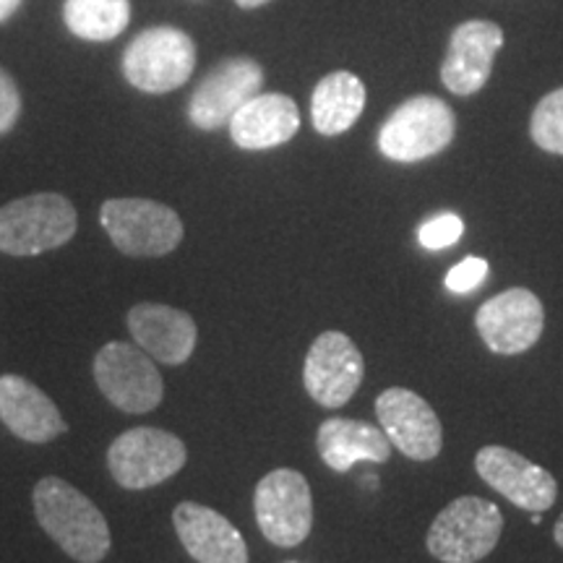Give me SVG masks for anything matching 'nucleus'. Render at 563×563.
<instances>
[{"mask_svg":"<svg viewBox=\"0 0 563 563\" xmlns=\"http://www.w3.org/2000/svg\"><path fill=\"white\" fill-rule=\"evenodd\" d=\"M34 517L76 563H100L110 553V527L100 506L60 477H42L32 490Z\"/></svg>","mask_w":563,"mask_h":563,"instance_id":"f257e3e1","label":"nucleus"},{"mask_svg":"<svg viewBox=\"0 0 563 563\" xmlns=\"http://www.w3.org/2000/svg\"><path fill=\"white\" fill-rule=\"evenodd\" d=\"M79 217L60 194H32L0 209V251L9 256H40L76 235Z\"/></svg>","mask_w":563,"mask_h":563,"instance_id":"f03ea898","label":"nucleus"},{"mask_svg":"<svg viewBox=\"0 0 563 563\" xmlns=\"http://www.w3.org/2000/svg\"><path fill=\"white\" fill-rule=\"evenodd\" d=\"M504 532V514L493 501L462 496L439 511L428 530V553L441 563H477L493 553Z\"/></svg>","mask_w":563,"mask_h":563,"instance_id":"7ed1b4c3","label":"nucleus"},{"mask_svg":"<svg viewBox=\"0 0 563 563\" xmlns=\"http://www.w3.org/2000/svg\"><path fill=\"white\" fill-rule=\"evenodd\" d=\"M100 222L123 256L159 258L173 253L183 241L178 211L150 199L104 201Z\"/></svg>","mask_w":563,"mask_h":563,"instance_id":"20e7f679","label":"nucleus"},{"mask_svg":"<svg viewBox=\"0 0 563 563\" xmlns=\"http://www.w3.org/2000/svg\"><path fill=\"white\" fill-rule=\"evenodd\" d=\"M454 110L439 97L420 95L399 104L378 133V150L394 162H420L454 141Z\"/></svg>","mask_w":563,"mask_h":563,"instance_id":"39448f33","label":"nucleus"},{"mask_svg":"<svg viewBox=\"0 0 563 563\" xmlns=\"http://www.w3.org/2000/svg\"><path fill=\"white\" fill-rule=\"evenodd\" d=\"M188 462V449L178 435L162 428H131L108 449L112 481L125 490H146L178 475Z\"/></svg>","mask_w":563,"mask_h":563,"instance_id":"423d86ee","label":"nucleus"},{"mask_svg":"<svg viewBox=\"0 0 563 563\" xmlns=\"http://www.w3.org/2000/svg\"><path fill=\"white\" fill-rule=\"evenodd\" d=\"M196 45L175 26H154L141 32L123 53V74L131 87L146 95H167L191 79Z\"/></svg>","mask_w":563,"mask_h":563,"instance_id":"0eeeda50","label":"nucleus"},{"mask_svg":"<svg viewBox=\"0 0 563 563\" xmlns=\"http://www.w3.org/2000/svg\"><path fill=\"white\" fill-rule=\"evenodd\" d=\"M258 530L272 545L295 548L311 534L313 496L306 475L298 470H272L253 493Z\"/></svg>","mask_w":563,"mask_h":563,"instance_id":"6e6552de","label":"nucleus"},{"mask_svg":"<svg viewBox=\"0 0 563 563\" xmlns=\"http://www.w3.org/2000/svg\"><path fill=\"white\" fill-rule=\"evenodd\" d=\"M95 382L118 410L129 415H146L157 410L165 397L157 365L150 361L139 344L108 342L95 355Z\"/></svg>","mask_w":563,"mask_h":563,"instance_id":"1a4fd4ad","label":"nucleus"},{"mask_svg":"<svg viewBox=\"0 0 563 563\" xmlns=\"http://www.w3.org/2000/svg\"><path fill=\"white\" fill-rule=\"evenodd\" d=\"M475 327L490 352L522 355L543 336V302L525 287H511V290L493 295L477 308Z\"/></svg>","mask_w":563,"mask_h":563,"instance_id":"9d476101","label":"nucleus"},{"mask_svg":"<svg viewBox=\"0 0 563 563\" xmlns=\"http://www.w3.org/2000/svg\"><path fill=\"white\" fill-rule=\"evenodd\" d=\"M365 363L357 344L342 332H323L316 336L306 355L302 384L308 397L321 407H344L361 389Z\"/></svg>","mask_w":563,"mask_h":563,"instance_id":"9b49d317","label":"nucleus"},{"mask_svg":"<svg viewBox=\"0 0 563 563\" xmlns=\"http://www.w3.org/2000/svg\"><path fill=\"white\" fill-rule=\"evenodd\" d=\"M264 70L251 58L222 60L214 70L203 76L196 87L191 102H188V118L196 129L217 131L230 125L232 115L262 95Z\"/></svg>","mask_w":563,"mask_h":563,"instance_id":"f8f14e48","label":"nucleus"},{"mask_svg":"<svg viewBox=\"0 0 563 563\" xmlns=\"http://www.w3.org/2000/svg\"><path fill=\"white\" fill-rule=\"evenodd\" d=\"M475 470L493 490L525 511H548L559 496V483L548 470L540 467L514 449L485 446L475 456Z\"/></svg>","mask_w":563,"mask_h":563,"instance_id":"ddd939ff","label":"nucleus"},{"mask_svg":"<svg viewBox=\"0 0 563 563\" xmlns=\"http://www.w3.org/2000/svg\"><path fill=\"white\" fill-rule=\"evenodd\" d=\"M376 418L391 446L415 462H428L439 456L443 431L433 407L410 389H386L376 399Z\"/></svg>","mask_w":563,"mask_h":563,"instance_id":"4468645a","label":"nucleus"},{"mask_svg":"<svg viewBox=\"0 0 563 563\" xmlns=\"http://www.w3.org/2000/svg\"><path fill=\"white\" fill-rule=\"evenodd\" d=\"M501 47V26L483 19L464 21L452 32V40H449V53L441 66L443 87L460 97H470L481 91L490 79L493 58H496Z\"/></svg>","mask_w":563,"mask_h":563,"instance_id":"2eb2a0df","label":"nucleus"},{"mask_svg":"<svg viewBox=\"0 0 563 563\" xmlns=\"http://www.w3.org/2000/svg\"><path fill=\"white\" fill-rule=\"evenodd\" d=\"M173 525L180 545L196 563H249L241 530L220 511L196 501L175 506Z\"/></svg>","mask_w":563,"mask_h":563,"instance_id":"dca6fc26","label":"nucleus"},{"mask_svg":"<svg viewBox=\"0 0 563 563\" xmlns=\"http://www.w3.org/2000/svg\"><path fill=\"white\" fill-rule=\"evenodd\" d=\"M129 332L146 355L165 365L186 363L199 340V329L191 316L162 302L133 306L129 311Z\"/></svg>","mask_w":563,"mask_h":563,"instance_id":"f3484780","label":"nucleus"},{"mask_svg":"<svg viewBox=\"0 0 563 563\" xmlns=\"http://www.w3.org/2000/svg\"><path fill=\"white\" fill-rule=\"evenodd\" d=\"M0 420L26 443H47L68 431L53 399L40 386L13 373L0 376Z\"/></svg>","mask_w":563,"mask_h":563,"instance_id":"a211bd4d","label":"nucleus"},{"mask_svg":"<svg viewBox=\"0 0 563 563\" xmlns=\"http://www.w3.org/2000/svg\"><path fill=\"white\" fill-rule=\"evenodd\" d=\"M298 131L300 110L287 95H256L230 121V136L245 152L274 150Z\"/></svg>","mask_w":563,"mask_h":563,"instance_id":"6ab92c4d","label":"nucleus"},{"mask_svg":"<svg viewBox=\"0 0 563 563\" xmlns=\"http://www.w3.org/2000/svg\"><path fill=\"white\" fill-rule=\"evenodd\" d=\"M316 449L329 470L350 473L357 462H386L394 446L382 426L365 420L332 418L321 422L319 433H316Z\"/></svg>","mask_w":563,"mask_h":563,"instance_id":"aec40b11","label":"nucleus"},{"mask_svg":"<svg viewBox=\"0 0 563 563\" xmlns=\"http://www.w3.org/2000/svg\"><path fill=\"white\" fill-rule=\"evenodd\" d=\"M365 87L350 70H334L316 84L311 97V121L321 136H340L363 115Z\"/></svg>","mask_w":563,"mask_h":563,"instance_id":"412c9836","label":"nucleus"},{"mask_svg":"<svg viewBox=\"0 0 563 563\" xmlns=\"http://www.w3.org/2000/svg\"><path fill=\"white\" fill-rule=\"evenodd\" d=\"M63 19L76 37L108 42L129 26L131 5L129 0H66Z\"/></svg>","mask_w":563,"mask_h":563,"instance_id":"4be33fe9","label":"nucleus"},{"mask_svg":"<svg viewBox=\"0 0 563 563\" xmlns=\"http://www.w3.org/2000/svg\"><path fill=\"white\" fill-rule=\"evenodd\" d=\"M532 141L543 152L563 154V89H555L538 102L530 121Z\"/></svg>","mask_w":563,"mask_h":563,"instance_id":"5701e85b","label":"nucleus"},{"mask_svg":"<svg viewBox=\"0 0 563 563\" xmlns=\"http://www.w3.org/2000/svg\"><path fill=\"white\" fill-rule=\"evenodd\" d=\"M462 232H464L462 217L452 214V211H443V214L420 224L418 241L422 249L441 251V249H449V245H454L456 241H460Z\"/></svg>","mask_w":563,"mask_h":563,"instance_id":"b1692460","label":"nucleus"},{"mask_svg":"<svg viewBox=\"0 0 563 563\" xmlns=\"http://www.w3.org/2000/svg\"><path fill=\"white\" fill-rule=\"evenodd\" d=\"M488 277V262L481 256H467L462 264H456L452 272L446 274V287L456 295H467L477 290Z\"/></svg>","mask_w":563,"mask_h":563,"instance_id":"393cba45","label":"nucleus"},{"mask_svg":"<svg viewBox=\"0 0 563 563\" xmlns=\"http://www.w3.org/2000/svg\"><path fill=\"white\" fill-rule=\"evenodd\" d=\"M21 115V95L16 81L0 68V136L9 133L16 125Z\"/></svg>","mask_w":563,"mask_h":563,"instance_id":"a878e982","label":"nucleus"},{"mask_svg":"<svg viewBox=\"0 0 563 563\" xmlns=\"http://www.w3.org/2000/svg\"><path fill=\"white\" fill-rule=\"evenodd\" d=\"M21 0H0V24H3L5 19H11L13 13L19 11Z\"/></svg>","mask_w":563,"mask_h":563,"instance_id":"bb28decb","label":"nucleus"},{"mask_svg":"<svg viewBox=\"0 0 563 563\" xmlns=\"http://www.w3.org/2000/svg\"><path fill=\"white\" fill-rule=\"evenodd\" d=\"M235 3L241 5V9H258V5L269 3V0H235Z\"/></svg>","mask_w":563,"mask_h":563,"instance_id":"cd10ccee","label":"nucleus"},{"mask_svg":"<svg viewBox=\"0 0 563 563\" xmlns=\"http://www.w3.org/2000/svg\"><path fill=\"white\" fill-rule=\"evenodd\" d=\"M553 538H555V543H559V548H563V514L559 517V522H555Z\"/></svg>","mask_w":563,"mask_h":563,"instance_id":"c85d7f7f","label":"nucleus"}]
</instances>
